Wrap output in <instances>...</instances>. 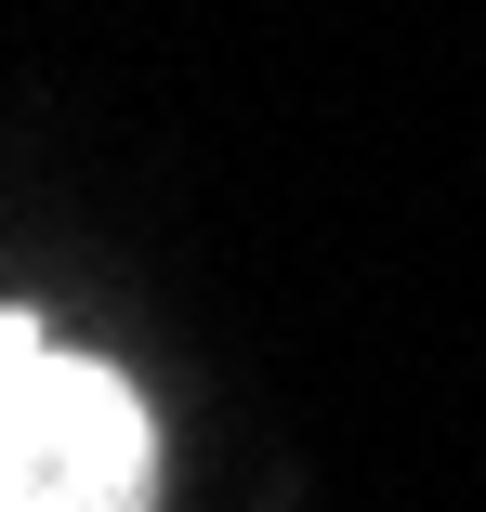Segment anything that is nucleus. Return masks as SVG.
<instances>
[{
  "mask_svg": "<svg viewBox=\"0 0 486 512\" xmlns=\"http://www.w3.org/2000/svg\"><path fill=\"white\" fill-rule=\"evenodd\" d=\"M0 512H158V421L119 368L0 329Z\"/></svg>",
  "mask_w": 486,
  "mask_h": 512,
  "instance_id": "1",
  "label": "nucleus"
}]
</instances>
